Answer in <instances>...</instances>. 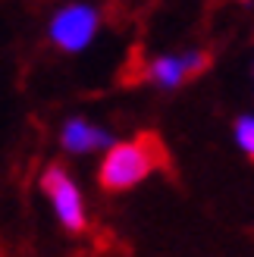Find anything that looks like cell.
<instances>
[{"mask_svg": "<svg viewBox=\"0 0 254 257\" xmlns=\"http://www.w3.org/2000/svg\"><path fill=\"white\" fill-rule=\"evenodd\" d=\"M167 154L157 135H135L129 141H113L97 166V185L104 191H129L154 176Z\"/></svg>", "mask_w": 254, "mask_h": 257, "instance_id": "6da1fadb", "label": "cell"}, {"mask_svg": "<svg viewBox=\"0 0 254 257\" xmlns=\"http://www.w3.org/2000/svg\"><path fill=\"white\" fill-rule=\"evenodd\" d=\"M41 191L50 201V210H54L57 223L66 229V232H82L88 226V207H85V195L79 182L72 179V173L60 163L44 166L41 173Z\"/></svg>", "mask_w": 254, "mask_h": 257, "instance_id": "7a4b0ae2", "label": "cell"}, {"mask_svg": "<svg viewBox=\"0 0 254 257\" xmlns=\"http://www.w3.org/2000/svg\"><path fill=\"white\" fill-rule=\"evenodd\" d=\"M100 29V13L91 4H66L50 16L47 35L60 50L66 54H82V50L94 41Z\"/></svg>", "mask_w": 254, "mask_h": 257, "instance_id": "3957f363", "label": "cell"}, {"mask_svg": "<svg viewBox=\"0 0 254 257\" xmlns=\"http://www.w3.org/2000/svg\"><path fill=\"white\" fill-rule=\"evenodd\" d=\"M210 66V57L204 50H185V54H163L148 63V82H154L163 91H176L188 79H195Z\"/></svg>", "mask_w": 254, "mask_h": 257, "instance_id": "277c9868", "label": "cell"}, {"mask_svg": "<svg viewBox=\"0 0 254 257\" xmlns=\"http://www.w3.org/2000/svg\"><path fill=\"white\" fill-rule=\"evenodd\" d=\"M113 138L107 128H100L94 122H88L82 116H72L63 122L60 128V145L63 151H69V154H94V151H107L113 145Z\"/></svg>", "mask_w": 254, "mask_h": 257, "instance_id": "5b68a950", "label": "cell"}, {"mask_svg": "<svg viewBox=\"0 0 254 257\" xmlns=\"http://www.w3.org/2000/svg\"><path fill=\"white\" fill-rule=\"evenodd\" d=\"M232 135H235L238 151H242L248 160H254V113H245V116H238V119H235Z\"/></svg>", "mask_w": 254, "mask_h": 257, "instance_id": "8992f818", "label": "cell"}]
</instances>
